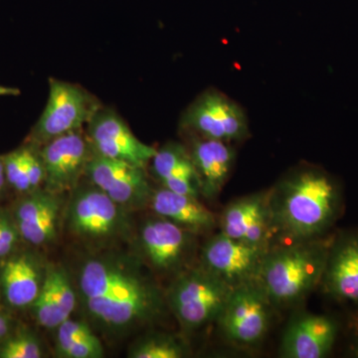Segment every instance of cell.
Listing matches in <instances>:
<instances>
[{
  "label": "cell",
  "instance_id": "cell-1",
  "mask_svg": "<svg viewBox=\"0 0 358 358\" xmlns=\"http://www.w3.org/2000/svg\"><path fill=\"white\" fill-rule=\"evenodd\" d=\"M76 291L87 317L109 333H128L155 322L166 307L159 287L140 264L117 254L85 259Z\"/></svg>",
  "mask_w": 358,
  "mask_h": 358
},
{
  "label": "cell",
  "instance_id": "cell-2",
  "mask_svg": "<svg viewBox=\"0 0 358 358\" xmlns=\"http://www.w3.org/2000/svg\"><path fill=\"white\" fill-rule=\"evenodd\" d=\"M341 187L324 169L301 166L270 189L275 236L289 242L324 237L341 210Z\"/></svg>",
  "mask_w": 358,
  "mask_h": 358
},
{
  "label": "cell",
  "instance_id": "cell-3",
  "mask_svg": "<svg viewBox=\"0 0 358 358\" xmlns=\"http://www.w3.org/2000/svg\"><path fill=\"white\" fill-rule=\"evenodd\" d=\"M334 241L324 236L268 250L257 282L275 308L298 305L320 285Z\"/></svg>",
  "mask_w": 358,
  "mask_h": 358
},
{
  "label": "cell",
  "instance_id": "cell-4",
  "mask_svg": "<svg viewBox=\"0 0 358 358\" xmlns=\"http://www.w3.org/2000/svg\"><path fill=\"white\" fill-rule=\"evenodd\" d=\"M65 219L71 234L92 246L115 243L128 237L131 230L129 211L91 182L73 190Z\"/></svg>",
  "mask_w": 358,
  "mask_h": 358
},
{
  "label": "cell",
  "instance_id": "cell-5",
  "mask_svg": "<svg viewBox=\"0 0 358 358\" xmlns=\"http://www.w3.org/2000/svg\"><path fill=\"white\" fill-rule=\"evenodd\" d=\"M232 289L199 265L176 275L166 301L182 331L193 333L217 322Z\"/></svg>",
  "mask_w": 358,
  "mask_h": 358
},
{
  "label": "cell",
  "instance_id": "cell-6",
  "mask_svg": "<svg viewBox=\"0 0 358 358\" xmlns=\"http://www.w3.org/2000/svg\"><path fill=\"white\" fill-rule=\"evenodd\" d=\"M101 107L98 99L80 85L51 78L48 100L30 133L29 143L41 147L58 136L82 129Z\"/></svg>",
  "mask_w": 358,
  "mask_h": 358
},
{
  "label": "cell",
  "instance_id": "cell-7",
  "mask_svg": "<svg viewBox=\"0 0 358 358\" xmlns=\"http://www.w3.org/2000/svg\"><path fill=\"white\" fill-rule=\"evenodd\" d=\"M180 128L190 136L231 143L249 136L243 108L217 90H207L185 110Z\"/></svg>",
  "mask_w": 358,
  "mask_h": 358
},
{
  "label": "cell",
  "instance_id": "cell-8",
  "mask_svg": "<svg viewBox=\"0 0 358 358\" xmlns=\"http://www.w3.org/2000/svg\"><path fill=\"white\" fill-rule=\"evenodd\" d=\"M196 233L155 215L141 224L136 243L141 258L152 270L176 277L188 268L196 249Z\"/></svg>",
  "mask_w": 358,
  "mask_h": 358
},
{
  "label": "cell",
  "instance_id": "cell-9",
  "mask_svg": "<svg viewBox=\"0 0 358 358\" xmlns=\"http://www.w3.org/2000/svg\"><path fill=\"white\" fill-rule=\"evenodd\" d=\"M274 308L258 282H247L232 289L217 322L233 345H257L268 333Z\"/></svg>",
  "mask_w": 358,
  "mask_h": 358
},
{
  "label": "cell",
  "instance_id": "cell-10",
  "mask_svg": "<svg viewBox=\"0 0 358 358\" xmlns=\"http://www.w3.org/2000/svg\"><path fill=\"white\" fill-rule=\"evenodd\" d=\"M268 250L219 232L202 246L199 265L234 289L257 281Z\"/></svg>",
  "mask_w": 358,
  "mask_h": 358
},
{
  "label": "cell",
  "instance_id": "cell-11",
  "mask_svg": "<svg viewBox=\"0 0 358 358\" xmlns=\"http://www.w3.org/2000/svg\"><path fill=\"white\" fill-rule=\"evenodd\" d=\"M39 152L45 169L43 188L61 195L79 185L94 155L81 129L49 141L39 147Z\"/></svg>",
  "mask_w": 358,
  "mask_h": 358
},
{
  "label": "cell",
  "instance_id": "cell-12",
  "mask_svg": "<svg viewBox=\"0 0 358 358\" xmlns=\"http://www.w3.org/2000/svg\"><path fill=\"white\" fill-rule=\"evenodd\" d=\"M85 176L129 212L150 205L154 190L148 182L145 167L94 154Z\"/></svg>",
  "mask_w": 358,
  "mask_h": 358
},
{
  "label": "cell",
  "instance_id": "cell-13",
  "mask_svg": "<svg viewBox=\"0 0 358 358\" xmlns=\"http://www.w3.org/2000/svg\"><path fill=\"white\" fill-rule=\"evenodd\" d=\"M87 138L94 154L145 169L157 152L134 136L121 115L103 107L87 124Z\"/></svg>",
  "mask_w": 358,
  "mask_h": 358
},
{
  "label": "cell",
  "instance_id": "cell-14",
  "mask_svg": "<svg viewBox=\"0 0 358 358\" xmlns=\"http://www.w3.org/2000/svg\"><path fill=\"white\" fill-rule=\"evenodd\" d=\"M268 196L270 189L230 202L219 218L220 232L244 243L272 248L275 232Z\"/></svg>",
  "mask_w": 358,
  "mask_h": 358
},
{
  "label": "cell",
  "instance_id": "cell-15",
  "mask_svg": "<svg viewBox=\"0 0 358 358\" xmlns=\"http://www.w3.org/2000/svg\"><path fill=\"white\" fill-rule=\"evenodd\" d=\"M62 211V195L43 187L26 193L13 213L21 239L36 247L53 243L58 237Z\"/></svg>",
  "mask_w": 358,
  "mask_h": 358
},
{
  "label": "cell",
  "instance_id": "cell-16",
  "mask_svg": "<svg viewBox=\"0 0 358 358\" xmlns=\"http://www.w3.org/2000/svg\"><path fill=\"white\" fill-rule=\"evenodd\" d=\"M338 327L327 315L301 313L289 322L280 355L285 358H322L333 350Z\"/></svg>",
  "mask_w": 358,
  "mask_h": 358
},
{
  "label": "cell",
  "instance_id": "cell-17",
  "mask_svg": "<svg viewBox=\"0 0 358 358\" xmlns=\"http://www.w3.org/2000/svg\"><path fill=\"white\" fill-rule=\"evenodd\" d=\"M47 265L39 254L17 252L6 257L0 272L2 296L17 310L31 308L41 291Z\"/></svg>",
  "mask_w": 358,
  "mask_h": 358
},
{
  "label": "cell",
  "instance_id": "cell-18",
  "mask_svg": "<svg viewBox=\"0 0 358 358\" xmlns=\"http://www.w3.org/2000/svg\"><path fill=\"white\" fill-rule=\"evenodd\" d=\"M77 300V291L67 270L57 264H48L41 291L30 308L40 327L56 329L70 319Z\"/></svg>",
  "mask_w": 358,
  "mask_h": 358
},
{
  "label": "cell",
  "instance_id": "cell-19",
  "mask_svg": "<svg viewBox=\"0 0 358 358\" xmlns=\"http://www.w3.org/2000/svg\"><path fill=\"white\" fill-rule=\"evenodd\" d=\"M320 285L334 300L358 303V231L334 239Z\"/></svg>",
  "mask_w": 358,
  "mask_h": 358
},
{
  "label": "cell",
  "instance_id": "cell-20",
  "mask_svg": "<svg viewBox=\"0 0 358 358\" xmlns=\"http://www.w3.org/2000/svg\"><path fill=\"white\" fill-rule=\"evenodd\" d=\"M190 155L200 181V192L215 199L229 178L236 152L231 143L192 136Z\"/></svg>",
  "mask_w": 358,
  "mask_h": 358
},
{
  "label": "cell",
  "instance_id": "cell-21",
  "mask_svg": "<svg viewBox=\"0 0 358 358\" xmlns=\"http://www.w3.org/2000/svg\"><path fill=\"white\" fill-rule=\"evenodd\" d=\"M150 205L155 215L169 219L180 227L196 233L210 232L217 225V218L199 199L179 194L162 187L152 192Z\"/></svg>",
  "mask_w": 358,
  "mask_h": 358
},
{
  "label": "cell",
  "instance_id": "cell-22",
  "mask_svg": "<svg viewBox=\"0 0 358 358\" xmlns=\"http://www.w3.org/2000/svg\"><path fill=\"white\" fill-rule=\"evenodd\" d=\"M152 173L159 182L173 178H188L199 181L189 150L178 143H169L157 150L152 159Z\"/></svg>",
  "mask_w": 358,
  "mask_h": 358
},
{
  "label": "cell",
  "instance_id": "cell-23",
  "mask_svg": "<svg viewBox=\"0 0 358 358\" xmlns=\"http://www.w3.org/2000/svg\"><path fill=\"white\" fill-rule=\"evenodd\" d=\"M189 355L181 339L167 334H148L129 348V358H182Z\"/></svg>",
  "mask_w": 358,
  "mask_h": 358
},
{
  "label": "cell",
  "instance_id": "cell-24",
  "mask_svg": "<svg viewBox=\"0 0 358 358\" xmlns=\"http://www.w3.org/2000/svg\"><path fill=\"white\" fill-rule=\"evenodd\" d=\"M43 346L36 334L29 331L10 333L0 341V358H41Z\"/></svg>",
  "mask_w": 358,
  "mask_h": 358
},
{
  "label": "cell",
  "instance_id": "cell-25",
  "mask_svg": "<svg viewBox=\"0 0 358 358\" xmlns=\"http://www.w3.org/2000/svg\"><path fill=\"white\" fill-rule=\"evenodd\" d=\"M6 182L16 192L23 193L31 192L27 167H26L25 145L2 155Z\"/></svg>",
  "mask_w": 358,
  "mask_h": 358
},
{
  "label": "cell",
  "instance_id": "cell-26",
  "mask_svg": "<svg viewBox=\"0 0 358 358\" xmlns=\"http://www.w3.org/2000/svg\"><path fill=\"white\" fill-rule=\"evenodd\" d=\"M56 343H102L87 322L68 319L55 329Z\"/></svg>",
  "mask_w": 358,
  "mask_h": 358
},
{
  "label": "cell",
  "instance_id": "cell-27",
  "mask_svg": "<svg viewBox=\"0 0 358 358\" xmlns=\"http://www.w3.org/2000/svg\"><path fill=\"white\" fill-rule=\"evenodd\" d=\"M56 357L60 358H102L105 357L103 343H56Z\"/></svg>",
  "mask_w": 358,
  "mask_h": 358
},
{
  "label": "cell",
  "instance_id": "cell-28",
  "mask_svg": "<svg viewBox=\"0 0 358 358\" xmlns=\"http://www.w3.org/2000/svg\"><path fill=\"white\" fill-rule=\"evenodd\" d=\"M20 239V233L13 215L0 210V258L11 255Z\"/></svg>",
  "mask_w": 358,
  "mask_h": 358
},
{
  "label": "cell",
  "instance_id": "cell-29",
  "mask_svg": "<svg viewBox=\"0 0 358 358\" xmlns=\"http://www.w3.org/2000/svg\"><path fill=\"white\" fill-rule=\"evenodd\" d=\"M20 95V90L14 87L3 86L0 85V96Z\"/></svg>",
  "mask_w": 358,
  "mask_h": 358
},
{
  "label": "cell",
  "instance_id": "cell-30",
  "mask_svg": "<svg viewBox=\"0 0 358 358\" xmlns=\"http://www.w3.org/2000/svg\"><path fill=\"white\" fill-rule=\"evenodd\" d=\"M6 171H4L3 159L2 155H0V193L3 192L6 185Z\"/></svg>",
  "mask_w": 358,
  "mask_h": 358
},
{
  "label": "cell",
  "instance_id": "cell-31",
  "mask_svg": "<svg viewBox=\"0 0 358 358\" xmlns=\"http://www.w3.org/2000/svg\"><path fill=\"white\" fill-rule=\"evenodd\" d=\"M4 315H6V313H3L0 312V320H1V319H2V317H4Z\"/></svg>",
  "mask_w": 358,
  "mask_h": 358
},
{
  "label": "cell",
  "instance_id": "cell-32",
  "mask_svg": "<svg viewBox=\"0 0 358 358\" xmlns=\"http://www.w3.org/2000/svg\"><path fill=\"white\" fill-rule=\"evenodd\" d=\"M0 294H2L1 285H0Z\"/></svg>",
  "mask_w": 358,
  "mask_h": 358
}]
</instances>
